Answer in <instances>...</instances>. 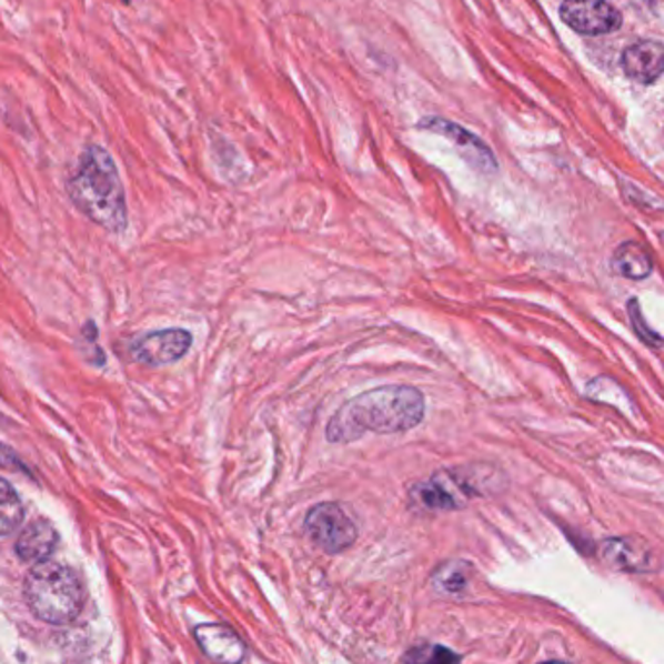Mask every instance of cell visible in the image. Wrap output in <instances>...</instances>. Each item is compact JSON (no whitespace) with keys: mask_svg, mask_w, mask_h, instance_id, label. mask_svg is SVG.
I'll return each mask as SVG.
<instances>
[{"mask_svg":"<svg viewBox=\"0 0 664 664\" xmlns=\"http://www.w3.org/2000/svg\"><path fill=\"white\" fill-rule=\"evenodd\" d=\"M425 416L424 394L416 386L385 385L344 402L326 424V441L352 443L368 433L393 435L414 430Z\"/></svg>","mask_w":664,"mask_h":664,"instance_id":"6da1fadb","label":"cell"},{"mask_svg":"<svg viewBox=\"0 0 664 664\" xmlns=\"http://www.w3.org/2000/svg\"><path fill=\"white\" fill-rule=\"evenodd\" d=\"M69 194L77 209L109 232L127 228L124 189L113 158L101 147H88L69 181Z\"/></svg>","mask_w":664,"mask_h":664,"instance_id":"7a4b0ae2","label":"cell"},{"mask_svg":"<svg viewBox=\"0 0 664 664\" xmlns=\"http://www.w3.org/2000/svg\"><path fill=\"white\" fill-rule=\"evenodd\" d=\"M497 471L490 464L471 463L433 472L409 490L410 500L424 511H456L472 500L490 494L495 486Z\"/></svg>","mask_w":664,"mask_h":664,"instance_id":"3957f363","label":"cell"},{"mask_svg":"<svg viewBox=\"0 0 664 664\" xmlns=\"http://www.w3.org/2000/svg\"><path fill=\"white\" fill-rule=\"evenodd\" d=\"M31 612L49 624H69L84 608V585L74 570L57 562H41L26 580Z\"/></svg>","mask_w":664,"mask_h":664,"instance_id":"277c9868","label":"cell"},{"mask_svg":"<svg viewBox=\"0 0 664 664\" xmlns=\"http://www.w3.org/2000/svg\"><path fill=\"white\" fill-rule=\"evenodd\" d=\"M303 529L310 541L331 556L346 552L358 541V525L340 503L313 505L305 515Z\"/></svg>","mask_w":664,"mask_h":664,"instance_id":"5b68a950","label":"cell"},{"mask_svg":"<svg viewBox=\"0 0 664 664\" xmlns=\"http://www.w3.org/2000/svg\"><path fill=\"white\" fill-rule=\"evenodd\" d=\"M417 127L447 139L459 150L464 162L471 163L474 170L482 171V173L497 171V160L486 142L479 139L476 134H472L471 131H466L461 124L453 123L443 117H425L417 123Z\"/></svg>","mask_w":664,"mask_h":664,"instance_id":"8992f818","label":"cell"},{"mask_svg":"<svg viewBox=\"0 0 664 664\" xmlns=\"http://www.w3.org/2000/svg\"><path fill=\"white\" fill-rule=\"evenodd\" d=\"M193 346V334L185 329H163V331L148 332L134 340L131 354L137 362L152 368L170 365L185 358Z\"/></svg>","mask_w":664,"mask_h":664,"instance_id":"52a82bcc","label":"cell"},{"mask_svg":"<svg viewBox=\"0 0 664 664\" xmlns=\"http://www.w3.org/2000/svg\"><path fill=\"white\" fill-rule=\"evenodd\" d=\"M562 20L580 33L603 36L618 30L622 16L604 0H565Z\"/></svg>","mask_w":664,"mask_h":664,"instance_id":"ba28073f","label":"cell"},{"mask_svg":"<svg viewBox=\"0 0 664 664\" xmlns=\"http://www.w3.org/2000/svg\"><path fill=\"white\" fill-rule=\"evenodd\" d=\"M193 635L204 657L214 664H243L248 657L245 642L224 624H201L194 627Z\"/></svg>","mask_w":664,"mask_h":664,"instance_id":"9c48e42d","label":"cell"},{"mask_svg":"<svg viewBox=\"0 0 664 664\" xmlns=\"http://www.w3.org/2000/svg\"><path fill=\"white\" fill-rule=\"evenodd\" d=\"M604 564L622 573H650L655 570V554L640 536H616L604 541Z\"/></svg>","mask_w":664,"mask_h":664,"instance_id":"30bf717a","label":"cell"},{"mask_svg":"<svg viewBox=\"0 0 664 664\" xmlns=\"http://www.w3.org/2000/svg\"><path fill=\"white\" fill-rule=\"evenodd\" d=\"M622 67L630 78L642 84L655 82L664 72V46L657 41H640L627 47L622 57Z\"/></svg>","mask_w":664,"mask_h":664,"instance_id":"8fae6325","label":"cell"},{"mask_svg":"<svg viewBox=\"0 0 664 664\" xmlns=\"http://www.w3.org/2000/svg\"><path fill=\"white\" fill-rule=\"evenodd\" d=\"M57 542H59V536H57V531H54L51 523L33 521L18 536L16 554L22 557L23 562L41 564V562H47V557L53 554Z\"/></svg>","mask_w":664,"mask_h":664,"instance_id":"7c38bea8","label":"cell"},{"mask_svg":"<svg viewBox=\"0 0 664 664\" xmlns=\"http://www.w3.org/2000/svg\"><path fill=\"white\" fill-rule=\"evenodd\" d=\"M612 269L618 272L620 276H626V279H647L653 271V259L642 243L626 241L614 251Z\"/></svg>","mask_w":664,"mask_h":664,"instance_id":"4fadbf2b","label":"cell"},{"mask_svg":"<svg viewBox=\"0 0 664 664\" xmlns=\"http://www.w3.org/2000/svg\"><path fill=\"white\" fill-rule=\"evenodd\" d=\"M472 572L474 567L466 560H447L435 567L430 581L441 595L459 596L471 587Z\"/></svg>","mask_w":664,"mask_h":664,"instance_id":"5bb4252c","label":"cell"},{"mask_svg":"<svg viewBox=\"0 0 664 664\" xmlns=\"http://www.w3.org/2000/svg\"><path fill=\"white\" fill-rule=\"evenodd\" d=\"M402 664H461V655L440 643H420L404 653Z\"/></svg>","mask_w":664,"mask_h":664,"instance_id":"9a60e30c","label":"cell"},{"mask_svg":"<svg viewBox=\"0 0 664 664\" xmlns=\"http://www.w3.org/2000/svg\"><path fill=\"white\" fill-rule=\"evenodd\" d=\"M23 519V505L7 480L0 479V536L14 533Z\"/></svg>","mask_w":664,"mask_h":664,"instance_id":"2e32d148","label":"cell"},{"mask_svg":"<svg viewBox=\"0 0 664 664\" xmlns=\"http://www.w3.org/2000/svg\"><path fill=\"white\" fill-rule=\"evenodd\" d=\"M630 318H632V325H634L635 332L640 334V339H642L643 342L653 344V346H661V344H663L664 340L661 339L658 334L651 331L647 323L643 321L642 310H640L637 300H632V302H630Z\"/></svg>","mask_w":664,"mask_h":664,"instance_id":"e0dca14e","label":"cell"},{"mask_svg":"<svg viewBox=\"0 0 664 664\" xmlns=\"http://www.w3.org/2000/svg\"><path fill=\"white\" fill-rule=\"evenodd\" d=\"M541 664H567V663H562V661H549V663H541Z\"/></svg>","mask_w":664,"mask_h":664,"instance_id":"ac0fdd59","label":"cell"},{"mask_svg":"<svg viewBox=\"0 0 664 664\" xmlns=\"http://www.w3.org/2000/svg\"><path fill=\"white\" fill-rule=\"evenodd\" d=\"M124 2H127V0H124Z\"/></svg>","mask_w":664,"mask_h":664,"instance_id":"d6986e66","label":"cell"}]
</instances>
